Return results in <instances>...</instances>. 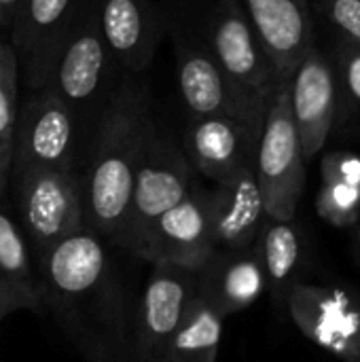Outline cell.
<instances>
[{
  "instance_id": "obj_1",
  "label": "cell",
  "mask_w": 360,
  "mask_h": 362,
  "mask_svg": "<svg viewBox=\"0 0 360 362\" xmlns=\"http://www.w3.org/2000/svg\"><path fill=\"white\" fill-rule=\"evenodd\" d=\"M149 87L142 76L123 74L93 132L87 176L81 182L85 229L100 240L121 242L129 199L151 125Z\"/></svg>"
},
{
  "instance_id": "obj_2",
  "label": "cell",
  "mask_w": 360,
  "mask_h": 362,
  "mask_svg": "<svg viewBox=\"0 0 360 362\" xmlns=\"http://www.w3.org/2000/svg\"><path fill=\"white\" fill-rule=\"evenodd\" d=\"M121 78L123 72L102 38L93 0H81L40 87H49L81 125L85 117L100 121Z\"/></svg>"
},
{
  "instance_id": "obj_3",
  "label": "cell",
  "mask_w": 360,
  "mask_h": 362,
  "mask_svg": "<svg viewBox=\"0 0 360 362\" xmlns=\"http://www.w3.org/2000/svg\"><path fill=\"white\" fill-rule=\"evenodd\" d=\"M204 38L219 64L242 119L263 129L267 70L259 47V36L238 0H219L210 13Z\"/></svg>"
},
{
  "instance_id": "obj_4",
  "label": "cell",
  "mask_w": 360,
  "mask_h": 362,
  "mask_svg": "<svg viewBox=\"0 0 360 362\" xmlns=\"http://www.w3.org/2000/svg\"><path fill=\"white\" fill-rule=\"evenodd\" d=\"M193 172L182 146L153 123L144 140L119 244L138 257L149 227L195 189Z\"/></svg>"
},
{
  "instance_id": "obj_5",
  "label": "cell",
  "mask_w": 360,
  "mask_h": 362,
  "mask_svg": "<svg viewBox=\"0 0 360 362\" xmlns=\"http://www.w3.org/2000/svg\"><path fill=\"white\" fill-rule=\"evenodd\" d=\"M303 161L306 159L291 110V93L289 87L282 85L276 89V95L265 112L255 159V174L269 221H293L306 185Z\"/></svg>"
},
{
  "instance_id": "obj_6",
  "label": "cell",
  "mask_w": 360,
  "mask_h": 362,
  "mask_svg": "<svg viewBox=\"0 0 360 362\" xmlns=\"http://www.w3.org/2000/svg\"><path fill=\"white\" fill-rule=\"evenodd\" d=\"M15 178L23 227L38 257L85 229L83 191L74 170L28 168L15 172Z\"/></svg>"
},
{
  "instance_id": "obj_7",
  "label": "cell",
  "mask_w": 360,
  "mask_h": 362,
  "mask_svg": "<svg viewBox=\"0 0 360 362\" xmlns=\"http://www.w3.org/2000/svg\"><path fill=\"white\" fill-rule=\"evenodd\" d=\"M74 112L49 89H30L13 129V172L28 168L72 170L79 140Z\"/></svg>"
},
{
  "instance_id": "obj_8",
  "label": "cell",
  "mask_w": 360,
  "mask_h": 362,
  "mask_svg": "<svg viewBox=\"0 0 360 362\" xmlns=\"http://www.w3.org/2000/svg\"><path fill=\"white\" fill-rule=\"evenodd\" d=\"M289 314L316 346L344 362H360V299L335 286L293 284Z\"/></svg>"
},
{
  "instance_id": "obj_9",
  "label": "cell",
  "mask_w": 360,
  "mask_h": 362,
  "mask_svg": "<svg viewBox=\"0 0 360 362\" xmlns=\"http://www.w3.org/2000/svg\"><path fill=\"white\" fill-rule=\"evenodd\" d=\"M102 38L123 74L142 76L168 34V15L153 0H93Z\"/></svg>"
},
{
  "instance_id": "obj_10",
  "label": "cell",
  "mask_w": 360,
  "mask_h": 362,
  "mask_svg": "<svg viewBox=\"0 0 360 362\" xmlns=\"http://www.w3.org/2000/svg\"><path fill=\"white\" fill-rule=\"evenodd\" d=\"M195 297V272L168 263H155L136 320V362H163L168 341Z\"/></svg>"
},
{
  "instance_id": "obj_11",
  "label": "cell",
  "mask_w": 360,
  "mask_h": 362,
  "mask_svg": "<svg viewBox=\"0 0 360 362\" xmlns=\"http://www.w3.org/2000/svg\"><path fill=\"white\" fill-rule=\"evenodd\" d=\"M168 34L174 42L176 81L185 108L191 117H231L246 123L229 91V85L214 62V55L204 38L185 21L168 17ZM248 125V123H246ZM252 127V125H250ZM257 129V127H255Z\"/></svg>"
},
{
  "instance_id": "obj_12",
  "label": "cell",
  "mask_w": 360,
  "mask_h": 362,
  "mask_svg": "<svg viewBox=\"0 0 360 362\" xmlns=\"http://www.w3.org/2000/svg\"><path fill=\"white\" fill-rule=\"evenodd\" d=\"M216 250L208 216V193L193 189L182 202L163 212L146 231L140 259L199 272Z\"/></svg>"
},
{
  "instance_id": "obj_13",
  "label": "cell",
  "mask_w": 360,
  "mask_h": 362,
  "mask_svg": "<svg viewBox=\"0 0 360 362\" xmlns=\"http://www.w3.org/2000/svg\"><path fill=\"white\" fill-rule=\"evenodd\" d=\"M259 138L261 129L231 117H189L182 129V151L195 172L221 182L244 168H255L250 153Z\"/></svg>"
},
{
  "instance_id": "obj_14",
  "label": "cell",
  "mask_w": 360,
  "mask_h": 362,
  "mask_svg": "<svg viewBox=\"0 0 360 362\" xmlns=\"http://www.w3.org/2000/svg\"><path fill=\"white\" fill-rule=\"evenodd\" d=\"M42 269V299L53 303H72L104 284L108 257L102 240L89 229L62 240L49 252L38 257Z\"/></svg>"
},
{
  "instance_id": "obj_15",
  "label": "cell",
  "mask_w": 360,
  "mask_h": 362,
  "mask_svg": "<svg viewBox=\"0 0 360 362\" xmlns=\"http://www.w3.org/2000/svg\"><path fill=\"white\" fill-rule=\"evenodd\" d=\"M208 216L216 248L242 250L257 244L267 214L255 168L216 182L208 193Z\"/></svg>"
},
{
  "instance_id": "obj_16",
  "label": "cell",
  "mask_w": 360,
  "mask_h": 362,
  "mask_svg": "<svg viewBox=\"0 0 360 362\" xmlns=\"http://www.w3.org/2000/svg\"><path fill=\"white\" fill-rule=\"evenodd\" d=\"M81 0H23L11 25V45L30 89L45 81L49 62L66 34Z\"/></svg>"
},
{
  "instance_id": "obj_17",
  "label": "cell",
  "mask_w": 360,
  "mask_h": 362,
  "mask_svg": "<svg viewBox=\"0 0 360 362\" xmlns=\"http://www.w3.org/2000/svg\"><path fill=\"white\" fill-rule=\"evenodd\" d=\"M195 276L197 295L223 318L246 310L267 291L259 244L242 250L216 248Z\"/></svg>"
},
{
  "instance_id": "obj_18",
  "label": "cell",
  "mask_w": 360,
  "mask_h": 362,
  "mask_svg": "<svg viewBox=\"0 0 360 362\" xmlns=\"http://www.w3.org/2000/svg\"><path fill=\"white\" fill-rule=\"evenodd\" d=\"M291 93V110L297 125L303 159H310L325 142L331 108H333V83L329 70L310 59L297 72Z\"/></svg>"
},
{
  "instance_id": "obj_19",
  "label": "cell",
  "mask_w": 360,
  "mask_h": 362,
  "mask_svg": "<svg viewBox=\"0 0 360 362\" xmlns=\"http://www.w3.org/2000/svg\"><path fill=\"white\" fill-rule=\"evenodd\" d=\"M223 320L225 318L197 295L170 337L163 362H216Z\"/></svg>"
},
{
  "instance_id": "obj_20",
  "label": "cell",
  "mask_w": 360,
  "mask_h": 362,
  "mask_svg": "<svg viewBox=\"0 0 360 362\" xmlns=\"http://www.w3.org/2000/svg\"><path fill=\"white\" fill-rule=\"evenodd\" d=\"M242 8L276 59H286L297 51L303 40V15L295 0H244Z\"/></svg>"
},
{
  "instance_id": "obj_21",
  "label": "cell",
  "mask_w": 360,
  "mask_h": 362,
  "mask_svg": "<svg viewBox=\"0 0 360 362\" xmlns=\"http://www.w3.org/2000/svg\"><path fill=\"white\" fill-rule=\"evenodd\" d=\"M0 282L17 297L23 310L40 312L42 288L34 278L28 244L15 223L0 210Z\"/></svg>"
},
{
  "instance_id": "obj_22",
  "label": "cell",
  "mask_w": 360,
  "mask_h": 362,
  "mask_svg": "<svg viewBox=\"0 0 360 362\" xmlns=\"http://www.w3.org/2000/svg\"><path fill=\"white\" fill-rule=\"evenodd\" d=\"M257 244L267 278V288L274 293V297H282L299 265V257H301L299 235L291 223L267 218Z\"/></svg>"
},
{
  "instance_id": "obj_23",
  "label": "cell",
  "mask_w": 360,
  "mask_h": 362,
  "mask_svg": "<svg viewBox=\"0 0 360 362\" xmlns=\"http://www.w3.org/2000/svg\"><path fill=\"white\" fill-rule=\"evenodd\" d=\"M342 176H327V185L318 197V212L325 221L337 227H348L359 221L360 168L350 163Z\"/></svg>"
},
{
  "instance_id": "obj_24",
  "label": "cell",
  "mask_w": 360,
  "mask_h": 362,
  "mask_svg": "<svg viewBox=\"0 0 360 362\" xmlns=\"http://www.w3.org/2000/svg\"><path fill=\"white\" fill-rule=\"evenodd\" d=\"M19 57L8 40H0V140L13 144L19 110Z\"/></svg>"
},
{
  "instance_id": "obj_25",
  "label": "cell",
  "mask_w": 360,
  "mask_h": 362,
  "mask_svg": "<svg viewBox=\"0 0 360 362\" xmlns=\"http://www.w3.org/2000/svg\"><path fill=\"white\" fill-rule=\"evenodd\" d=\"M333 17L344 30L360 38V0H337L333 4Z\"/></svg>"
},
{
  "instance_id": "obj_26",
  "label": "cell",
  "mask_w": 360,
  "mask_h": 362,
  "mask_svg": "<svg viewBox=\"0 0 360 362\" xmlns=\"http://www.w3.org/2000/svg\"><path fill=\"white\" fill-rule=\"evenodd\" d=\"M11 170H13V144H6L0 140V197L6 189Z\"/></svg>"
},
{
  "instance_id": "obj_27",
  "label": "cell",
  "mask_w": 360,
  "mask_h": 362,
  "mask_svg": "<svg viewBox=\"0 0 360 362\" xmlns=\"http://www.w3.org/2000/svg\"><path fill=\"white\" fill-rule=\"evenodd\" d=\"M19 310H23V305L17 301V297L0 282V325H2V320L6 318V316H11L13 312H19Z\"/></svg>"
},
{
  "instance_id": "obj_28",
  "label": "cell",
  "mask_w": 360,
  "mask_h": 362,
  "mask_svg": "<svg viewBox=\"0 0 360 362\" xmlns=\"http://www.w3.org/2000/svg\"><path fill=\"white\" fill-rule=\"evenodd\" d=\"M23 0H0V30L11 32V25L15 21V15L19 11Z\"/></svg>"
},
{
  "instance_id": "obj_29",
  "label": "cell",
  "mask_w": 360,
  "mask_h": 362,
  "mask_svg": "<svg viewBox=\"0 0 360 362\" xmlns=\"http://www.w3.org/2000/svg\"><path fill=\"white\" fill-rule=\"evenodd\" d=\"M348 83H350V89L352 93L360 98V57H356L352 64H350V70H348Z\"/></svg>"
}]
</instances>
